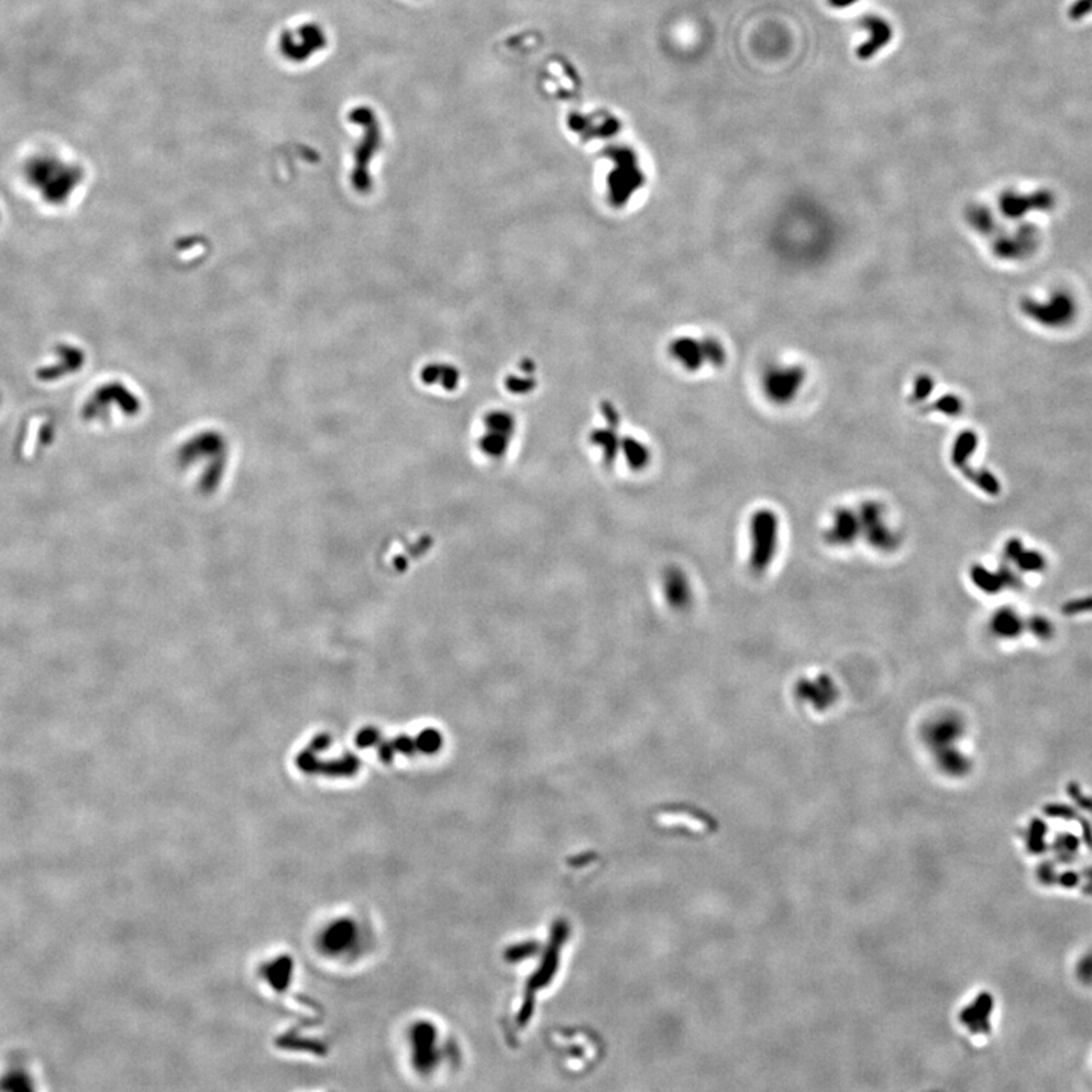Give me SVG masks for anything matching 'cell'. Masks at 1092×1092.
<instances>
[{
    "mask_svg": "<svg viewBox=\"0 0 1092 1092\" xmlns=\"http://www.w3.org/2000/svg\"><path fill=\"white\" fill-rule=\"evenodd\" d=\"M807 378V369L803 364L768 363L759 378L761 395L775 407H788L801 395Z\"/></svg>",
    "mask_w": 1092,
    "mask_h": 1092,
    "instance_id": "cell-1",
    "label": "cell"
},
{
    "mask_svg": "<svg viewBox=\"0 0 1092 1092\" xmlns=\"http://www.w3.org/2000/svg\"><path fill=\"white\" fill-rule=\"evenodd\" d=\"M28 178L44 202L61 205L75 192L79 171L61 161L38 160L31 164Z\"/></svg>",
    "mask_w": 1092,
    "mask_h": 1092,
    "instance_id": "cell-2",
    "label": "cell"
},
{
    "mask_svg": "<svg viewBox=\"0 0 1092 1092\" xmlns=\"http://www.w3.org/2000/svg\"><path fill=\"white\" fill-rule=\"evenodd\" d=\"M780 537L779 516L770 508H761L750 519V568L763 574L771 566Z\"/></svg>",
    "mask_w": 1092,
    "mask_h": 1092,
    "instance_id": "cell-3",
    "label": "cell"
},
{
    "mask_svg": "<svg viewBox=\"0 0 1092 1092\" xmlns=\"http://www.w3.org/2000/svg\"><path fill=\"white\" fill-rule=\"evenodd\" d=\"M671 355L675 362L689 371L698 372L704 366L721 369L727 363V349L717 337H678L671 344Z\"/></svg>",
    "mask_w": 1092,
    "mask_h": 1092,
    "instance_id": "cell-4",
    "label": "cell"
},
{
    "mask_svg": "<svg viewBox=\"0 0 1092 1092\" xmlns=\"http://www.w3.org/2000/svg\"><path fill=\"white\" fill-rule=\"evenodd\" d=\"M1023 311L1030 319L1049 328H1063L1076 319L1077 305L1070 293H1054L1049 300H1023Z\"/></svg>",
    "mask_w": 1092,
    "mask_h": 1092,
    "instance_id": "cell-5",
    "label": "cell"
},
{
    "mask_svg": "<svg viewBox=\"0 0 1092 1092\" xmlns=\"http://www.w3.org/2000/svg\"><path fill=\"white\" fill-rule=\"evenodd\" d=\"M962 722L959 717L953 715H943V717H933L932 721L926 726L924 730V738L929 742V745L933 750L939 751V757L943 763H950L954 768V771L961 770L964 765L962 756L956 751L950 750L952 744H954L957 738L962 735ZM943 765V766H945Z\"/></svg>",
    "mask_w": 1092,
    "mask_h": 1092,
    "instance_id": "cell-6",
    "label": "cell"
},
{
    "mask_svg": "<svg viewBox=\"0 0 1092 1092\" xmlns=\"http://www.w3.org/2000/svg\"><path fill=\"white\" fill-rule=\"evenodd\" d=\"M859 522L860 535L878 551H892L897 548V535L885 521V510L878 503H865L860 507Z\"/></svg>",
    "mask_w": 1092,
    "mask_h": 1092,
    "instance_id": "cell-7",
    "label": "cell"
},
{
    "mask_svg": "<svg viewBox=\"0 0 1092 1092\" xmlns=\"http://www.w3.org/2000/svg\"><path fill=\"white\" fill-rule=\"evenodd\" d=\"M1039 246V233L1035 226H1021L1014 234L1000 237L994 243V254L1001 260H1024L1032 257Z\"/></svg>",
    "mask_w": 1092,
    "mask_h": 1092,
    "instance_id": "cell-8",
    "label": "cell"
},
{
    "mask_svg": "<svg viewBox=\"0 0 1092 1092\" xmlns=\"http://www.w3.org/2000/svg\"><path fill=\"white\" fill-rule=\"evenodd\" d=\"M795 694L800 701L809 703L816 710H827L837 699L835 683L827 675H819L814 680H800L795 687Z\"/></svg>",
    "mask_w": 1092,
    "mask_h": 1092,
    "instance_id": "cell-9",
    "label": "cell"
},
{
    "mask_svg": "<svg viewBox=\"0 0 1092 1092\" xmlns=\"http://www.w3.org/2000/svg\"><path fill=\"white\" fill-rule=\"evenodd\" d=\"M358 941V929L351 920L334 922L322 936V947L330 954H346L353 952Z\"/></svg>",
    "mask_w": 1092,
    "mask_h": 1092,
    "instance_id": "cell-10",
    "label": "cell"
},
{
    "mask_svg": "<svg viewBox=\"0 0 1092 1092\" xmlns=\"http://www.w3.org/2000/svg\"><path fill=\"white\" fill-rule=\"evenodd\" d=\"M860 535L859 516L848 508L836 510L830 528L827 530V540L837 546L851 545Z\"/></svg>",
    "mask_w": 1092,
    "mask_h": 1092,
    "instance_id": "cell-11",
    "label": "cell"
},
{
    "mask_svg": "<svg viewBox=\"0 0 1092 1092\" xmlns=\"http://www.w3.org/2000/svg\"><path fill=\"white\" fill-rule=\"evenodd\" d=\"M79 363H81V353L75 346L60 344L54 351V360L49 366H44L38 371V378L44 381H56L63 378L65 374L75 372Z\"/></svg>",
    "mask_w": 1092,
    "mask_h": 1092,
    "instance_id": "cell-12",
    "label": "cell"
},
{
    "mask_svg": "<svg viewBox=\"0 0 1092 1092\" xmlns=\"http://www.w3.org/2000/svg\"><path fill=\"white\" fill-rule=\"evenodd\" d=\"M865 26L869 33L867 42L860 44V47L857 49L860 60H869L876 56L892 40V28L886 20L880 17H868Z\"/></svg>",
    "mask_w": 1092,
    "mask_h": 1092,
    "instance_id": "cell-13",
    "label": "cell"
},
{
    "mask_svg": "<svg viewBox=\"0 0 1092 1092\" xmlns=\"http://www.w3.org/2000/svg\"><path fill=\"white\" fill-rule=\"evenodd\" d=\"M971 579H973L979 589L988 592V593H996L998 590L1003 589L1005 586L1018 588L1019 583H1021L1017 575L1006 568L1000 569V572H991L983 566H974L971 569Z\"/></svg>",
    "mask_w": 1092,
    "mask_h": 1092,
    "instance_id": "cell-14",
    "label": "cell"
},
{
    "mask_svg": "<svg viewBox=\"0 0 1092 1092\" xmlns=\"http://www.w3.org/2000/svg\"><path fill=\"white\" fill-rule=\"evenodd\" d=\"M1051 205H1053V199L1047 193L1035 194L1032 198L1005 196L1003 201H1001V211L1006 217L1015 219V217L1026 215L1028 211L1049 210Z\"/></svg>",
    "mask_w": 1092,
    "mask_h": 1092,
    "instance_id": "cell-15",
    "label": "cell"
},
{
    "mask_svg": "<svg viewBox=\"0 0 1092 1092\" xmlns=\"http://www.w3.org/2000/svg\"><path fill=\"white\" fill-rule=\"evenodd\" d=\"M1005 554L1009 560L1015 562L1018 568L1024 572H1038L1045 568V560L1037 551H1026L1023 542L1012 539L1006 544Z\"/></svg>",
    "mask_w": 1092,
    "mask_h": 1092,
    "instance_id": "cell-16",
    "label": "cell"
},
{
    "mask_svg": "<svg viewBox=\"0 0 1092 1092\" xmlns=\"http://www.w3.org/2000/svg\"><path fill=\"white\" fill-rule=\"evenodd\" d=\"M977 446H979V437H977L974 431L961 433L954 440L953 450H952V461H953L954 466L962 469L966 464V461L973 457Z\"/></svg>",
    "mask_w": 1092,
    "mask_h": 1092,
    "instance_id": "cell-17",
    "label": "cell"
},
{
    "mask_svg": "<svg viewBox=\"0 0 1092 1092\" xmlns=\"http://www.w3.org/2000/svg\"><path fill=\"white\" fill-rule=\"evenodd\" d=\"M991 627L992 632L1000 637H1015L1018 634H1021L1023 622L1015 615V611L1003 609L994 615Z\"/></svg>",
    "mask_w": 1092,
    "mask_h": 1092,
    "instance_id": "cell-18",
    "label": "cell"
},
{
    "mask_svg": "<svg viewBox=\"0 0 1092 1092\" xmlns=\"http://www.w3.org/2000/svg\"><path fill=\"white\" fill-rule=\"evenodd\" d=\"M666 586H668L666 593L669 595V601L674 606L681 607V606L689 602V598H690L689 584H687V579L683 577V574H680V572L671 574L666 579Z\"/></svg>",
    "mask_w": 1092,
    "mask_h": 1092,
    "instance_id": "cell-19",
    "label": "cell"
},
{
    "mask_svg": "<svg viewBox=\"0 0 1092 1092\" xmlns=\"http://www.w3.org/2000/svg\"><path fill=\"white\" fill-rule=\"evenodd\" d=\"M962 472H964V475L968 480H971L979 489H982V491L988 493V495L996 496V495H998L1000 491H1001L1000 482H998L997 477H994L989 471H985V469H979V471H975V469L965 468V469H962Z\"/></svg>",
    "mask_w": 1092,
    "mask_h": 1092,
    "instance_id": "cell-20",
    "label": "cell"
},
{
    "mask_svg": "<svg viewBox=\"0 0 1092 1092\" xmlns=\"http://www.w3.org/2000/svg\"><path fill=\"white\" fill-rule=\"evenodd\" d=\"M968 222L970 225L977 229V233L982 234H991L994 229V220L992 215L985 208H973L968 213Z\"/></svg>",
    "mask_w": 1092,
    "mask_h": 1092,
    "instance_id": "cell-21",
    "label": "cell"
},
{
    "mask_svg": "<svg viewBox=\"0 0 1092 1092\" xmlns=\"http://www.w3.org/2000/svg\"><path fill=\"white\" fill-rule=\"evenodd\" d=\"M962 408H964V402H962L961 397H956V395H943L932 404V410L939 411V413L947 415V416H959L962 413Z\"/></svg>",
    "mask_w": 1092,
    "mask_h": 1092,
    "instance_id": "cell-22",
    "label": "cell"
},
{
    "mask_svg": "<svg viewBox=\"0 0 1092 1092\" xmlns=\"http://www.w3.org/2000/svg\"><path fill=\"white\" fill-rule=\"evenodd\" d=\"M934 390V380L929 374H921L915 380L913 383V393L912 399L915 402H924L927 397H930Z\"/></svg>",
    "mask_w": 1092,
    "mask_h": 1092,
    "instance_id": "cell-23",
    "label": "cell"
},
{
    "mask_svg": "<svg viewBox=\"0 0 1092 1092\" xmlns=\"http://www.w3.org/2000/svg\"><path fill=\"white\" fill-rule=\"evenodd\" d=\"M1092 611V597L1088 598H1081V600L1070 601L1062 606V613L1067 616L1079 615V613H1086Z\"/></svg>",
    "mask_w": 1092,
    "mask_h": 1092,
    "instance_id": "cell-24",
    "label": "cell"
},
{
    "mask_svg": "<svg viewBox=\"0 0 1092 1092\" xmlns=\"http://www.w3.org/2000/svg\"><path fill=\"white\" fill-rule=\"evenodd\" d=\"M1028 630H1030V633H1033V634H1035L1037 637H1039V639H1049L1050 636H1051V633H1053L1051 624H1050L1045 618H1039V616L1032 618V619L1028 621Z\"/></svg>",
    "mask_w": 1092,
    "mask_h": 1092,
    "instance_id": "cell-25",
    "label": "cell"
},
{
    "mask_svg": "<svg viewBox=\"0 0 1092 1092\" xmlns=\"http://www.w3.org/2000/svg\"><path fill=\"white\" fill-rule=\"evenodd\" d=\"M1068 791H1070L1071 795H1072V797H1074V798L1077 800V803L1081 804V806H1083L1085 809H1088V810H1091L1092 812V800H1090V798H1086V797H1083V795H1081V789H1079L1077 786L1071 784L1070 788H1068Z\"/></svg>",
    "mask_w": 1092,
    "mask_h": 1092,
    "instance_id": "cell-26",
    "label": "cell"
},
{
    "mask_svg": "<svg viewBox=\"0 0 1092 1092\" xmlns=\"http://www.w3.org/2000/svg\"><path fill=\"white\" fill-rule=\"evenodd\" d=\"M856 2L857 0H830V3L835 8H848V7H853Z\"/></svg>",
    "mask_w": 1092,
    "mask_h": 1092,
    "instance_id": "cell-27",
    "label": "cell"
}]
</instances>
